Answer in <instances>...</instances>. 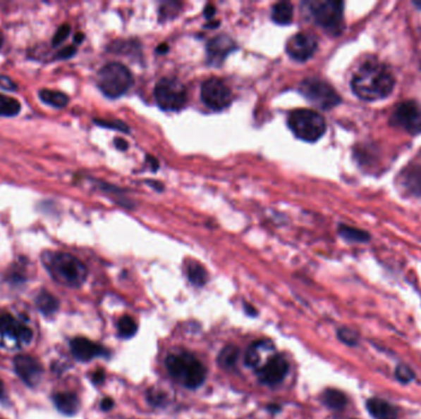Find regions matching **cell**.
Listing matches in <instances>:
<instances>
[{
    "mask_svg": "<svg viewBox=\"0 0 421 419\" xmlns=\"http://www.w3.org/2000/svg\"><path fill=\"white\" fill-rule=\"evenodd\" d=\"M391 123L409 133L421 132V106L415 101L403 102L393 112Z\"/></svg>",
    "mask_w": 421,
    "mask_h": 419,
    "instance_id": "11",
    "label": "cell"
},
{
    "mask_svg": "<svg viewBox=\"0 0 421 419\" xmlns=\"http://www.w3.org/2000/svg\"><path fill=\"white\" fill-rule=\"evenodd\" d=\"M157 105L164 111H179L188 102V90L175 77H163L154 89Z\"/></svg>",
    "mask_w": 421,
    "mask_h": 419,
    "instance_id": "7",
    "label": "cell"
},
{
    "mask_svg": "<svg viewBox=\"0 0 421 419\" xmlns=\"http://www.w3.org/2000/svg\"><path fill=\"white\" fill-rule=\"evenodd\" d=\"M105 380V373L104 370H97L92 374V382L94 384H102Z\"/></svg>",
    "mask_w": 421,
    "mask_h": 419,
    "instance_id": "35",
    "label": "cell"
},
{
    "mask_svg": "<svg viewBox=\"0 0 421 419\" xmlns=\"http://www.w3.org/2000/svg\"><path fill=\"white\" fill-rule=\"evenodd\" d=\"M71 351L74 358L80 361H92L106 354L105 348L84 337L74 338L71 342Z\"/></svg>",
    "mask_w": 421,
    "mask_h": 419,
    "instance_id": "17",
    "label": "cell"
},
{
    "mask_svg": "<svg viewBox=\"0 0 421 419\" xmlns=\"http://www.w3.org/2000/svg\"><path fill=\"white\" fill-rule=\"evenodd\" d=\"M214 14H216V8H214L213 5H207L206 9H205V16H206L207 19H211Z\"/></svg>",
    "mask_w": 421,
    "mask_h": 419,
    "instance_id": "37",
    "label": "cell"
},
{
    "mask_svg": "<svg viewBox=\"0 0 421 419\" xmlns=\"http://www.w3.org/2000/svg\"><path fill=\"white\" fill-rule=\"evenodd\" d=\"M244 308L250 316H257V313L255 311V308H252V305H244Z\"/></svg>",
    "mask_w": 421,
    "mask_h": 419,
    "instance_id": "41",
    "label": "cell"
},
{
    "mask_svg": "<svg viewBox=\"0 0 421 419\" xmlns=\"http://www.w3.org/2000/svg\"><path fill=\"white\" fill-rule=\"evenodd\" d=\"M54 406L63 415H73L79 410V400L72 392H59L54 396Z\"/></svg>",
    "mask_w": 421,
    "mask_h": 419,
    "instance_id": "19",
    "label": "cell"
},
{
    "mask_svg": "<svg viewBox=\"0 0 421 419\" xmlns=\"http://www.w3.org/2000/svg\"><path fill=\"white\" fill-rule=\"evenodd\" d=\"M308 11L315 23L331 35H339L344 27V4L335 0L308 1Z\"/></svg>",
    "mask_w": 421,
    "mask_h": 419,
    "instance_id": "6",
    "label": "cell"
},
{
    "mask_svg": "<svg viewBox=\"0 0 421 419\" xmlns=\"http://www.w3.org/2000/svg\"><path fill=\"white\" fill-rule=\"evenodd\" d=\"M117 330H118V334L122 338H131L136 334L138 325H137L135 318L126 315V316L120 318L118 325H117Z\"/></svg>",
    "mask_w": 421,
    "mask_h": 419,
    "instance_id": "28",
    "label": "cell"
},
{
    "mask_svg": "<svg viewBox=\"0 0 421 419\" xmlns=\"http://www.w3.org/2000/svg\"><path fill=\"white\" fill-rule=\"evenodd\" d=\"M74 54H75V49H74V47H69V49H64L63 52L61 54V57H62V58H69V57H72Z\"/></svg>",
    "mask_w": 421,
    "mask_h": 419,
    "instance_id": "39",
    "label": "cell"
},
{
    "mask_svg": "<svg viewBox=\"0 0 421 419\" xmlns=\"http://www.w3.org/2000/svg\"><path fill=\"white\" fill-rule=\"evenodd\" d=\"M148 161H150V165H152V168H153V170H154V171H157V170H158V168H159V163L157 161V159H155V158H153V156H148Z\"/></svg>",
    "mask_w": 421,
    "mask_h": 419,
    "instance_id": "40",
    "label": "cell"
},
{
    "mask_svg": "<svg viewBox=\"0 0 421 419\" xmlns=\"http://www.w3.org/2000/svg\"><path fill=\"white\" fill-rule=\"evenodd\" d=\"M0 336L9 338L19 346H26L31 342L34 332L28 323L15 318L11 313H0Z\"/></svg>",
    "mask_w": 421,
    "mask_h": 419,
    "instance_id": "10",
    "label": "cell"
},
{
    "mask_svg": "<svg viewBox=\"0 0 421 419\" xmlns=\"http://www.w3.org/2000/svg\"><path fill=\"white\" fill-rule=\"evenodd\" d=\"M396 376H397L398 380L403 382V384H409L414 380L415 374L413 373L412 369L407 365H399L396 370Z\"/></svg>",
    "mask_w": 421,
    "mask_h": 419,
    "instance_id": "30",
    "label": "cell"
},
{
    "mask_svg": "<svg viewBox=\"0 0 421 419\" xmlns=\"http://www.w3.org/2000/svg\"><path fill=\"white\" fill-rule=\"evenodd\" d=\"M275 346L271 341H257L252 343L250 347L248 348L245 353V364L249 368L259 370L270 358L275 354Z\"/></svg>",
    "mask_w": 421,
    "mask_h": 419,
    "instance_id": "16",
    "label": "cell"
},
{
    "mask_svg": "<svg viewBox=\"0 0 421 419\" xmlns=\"http://www.w3.org/2000/svg\"><path fill=\"white\" fill-rule=\"evenodd\" d=\"M170 375L179 384L195 390L204 384L207 370L197 358L188 352L170 354L165 361Z\"/></svg>",
    "mask_w": 421,
    "mask_h": 419,
    "instance_id": "3",
    "label": "cell"
},
{
    "mask_svg": "<svg viewBox=\"0 0 421 419\" xmlns=\"http://www.w3.org/2000/svg\"><path fill=\"white\" fill-rule=\"evenodd\" d=\"M318 49V39L310 32H298L292 36L286 44V52L291 58L305 62L312 58Z\"/></svg>",
    "mask_w": 421,
    "mask_h": 419,
    "instance_id": "12",
    "label": "cell"
},
{
    "mask_svg": "<svg viewBox=\"0 0 421 419\" xmlns=\"http://www.w3.org/2000/svg\"><path fill=\"white\" fill-rule=\"evenodd\" d=\"M339 232L344 239L353 241V242H366L370 240V235L367 232L358 230L355 227H348V225H340Z\"/></svg>",
    "mask_w": 421,
    "mask_h": 419,
    "instance_id": "29",
    "label": "cell"
},
{
    "mask_svg": "<svg viewBox=\"0 0 421 419\" xmlns=\"http://www.w3.org/2000/svg\"><path fill=\"white\" fill-rule=\"evenodd\" d=\"M69 32H71V26H69V25H62V26L59 27V31H57V32H56V35H54V46H57V44H62L64 39L68 37Z\"/></svg>",
    "mask_w": 421,
    "mask_h": 419,
    "instance_id": "32",
    "label": "cell"
},
{
    "mask_svg": "<svg viewBox=\"0 0 421 419\" xmlns=\"http://www.w3.org/2000/svg\"><path fill=\"white\" fill-rule=\"evenodd\" d=\"M300 92L308 101L322 110H330L341 102L339 94L335 92L334 87L320 79H305L300 82Z\"/></svg>",
    "mask_w": 421,
    "mask_h": 419,
    "instance_id": "8",
    "label": "cell"
},
{
    "mask_svg": "<svg viewBox=\"0 0 421 419\" xmlns=\"http://www.w3.org/2000/svg\"><path fill=\"white\" fill-rule=\"evenodd\" d=\"M201 99L211 110L221 111L232 104V90L221 79L209 77L202 84Z\"/></svg>",
    "mask_w": 421,
    "mask_h": 419,
    "instance_id": "9",
    "label": "cell"
},
{
    "mask_svg": "<svg viewBox=\"0 0 421 419\" xmlns=\"http://www.w3.org/2000/svg\"><path fill=\"white\" fill-rule=\"evenodd\" d=\"M148 400L153 405H161L163 401L165 400V396L163 394H160V392H155L154 390H150V394H148Z\"/></svg>",
    "mask_w": 421,
    "mask_h": 419,
    "instance_id": "34",
    "label": "cell"
},
{
    "mask_svg": "<svg viewBox=\"0 0 421 419\" xmlns=\"http://www.w3.org/2000/svg\"><path fill=\"white\" fill-rule=\"evenodd\" d=\"M368 413L374 419H398L397 407L381 399H370L366 404Z\"/></svg>",
    "mask_w": 421,
    "mask_h": 419,
    "instance_id": "18",
    "label": "cell"
},
{
    "mask_svg": "<svg viewBox=\"0 0 421 419\" xmlns=\"http://www.w3.org/2000/svg\"><path fill=\"white\" fill-rule=\"evenodd\" d=\"M21 110V105L14 97L0 95V117H14Z\"/></svg>",
    "mask_w": 421,
    "mask_h": 419,
    "instance_id": "27",
    "label": "cell"
},
{
    "mask_svg": "<svg viewBox=\"0 0 421 419\" xmlns=\"http://www.w3.org/2000/svg\"><path fill=\"white\" fill-rule=\"evenodd\" d=\"M42 261L54 280L68 287H80L87 280V270L82 261L66 252H44Z\"/></svg>",
    "mask_w": 421,
    "mask_h": 419,
    "instance_id": "2",
    "label": "cell"
},
{
    "mask_svg": "<svg viewBox=\"0 0 421 419\" xmlns=\"http://www.w3.org/2000/svg\"><path fill=\"white\" fill-rule=\"evenodd\" d=\"M237 49V44L227 35L213 37L207 44V58L213 65H219L227 58L228 54Z\"/></svg>",
    "mask_w": 421,
    "mask_h": 419,
    "instance_id": "15",
    "label": "cell"
},
{
    "mask_svg": "<svg viewBox=\"0 0 421 419\" xmlns=\"http://www.w3.org/2000/svg\"><path fill=\"white\" fill-rule=\"evenodd\" d=\"M39 96L44 104H47L49 106L56 107V108H63V107L68 105V96L63 92H57V90L42 89L39 92Z\"/></svg>",
    "mask_w": 421,
    "mask_h": 419,
    "instance_id": "21",
    "label": "cell"
},
{
    "mask_svg": "<svg viewBox=\"0 0 421 419\" xmlns=\"http://www.w3.org/2000/svg\"><path fill=\"white\" fill-rule=\"evenodd\" d=\"M168 49H169L168 44H159V46H158V49H157V52H158V54H166V52H168Z\"/></svg>",
    "mask_w": 421,
    "mask_h": 419,
    "instance_id": "42",
    "label": "cell"
},
{
    "mask_svg": "<svg viewBox=\"0 0 421 419\" xmlns=\"http://www.w3.org/2000/svg\"><path fill=\"white\" fill-rule=\"evenodd\" d=\"M271 19L277 25H288L293 19V5L290 1H280L272 6Z\"/></svg>",
    "mask_w": 421,
    "mask_h": 419,
    "instance_id": "20",
    "label": "cell"
},
{
    "mask_svg": "<svg viewBox=\"0 0 421 419\" xmlns=\"http://www.w3.org/2000/svg\"><path fill=\"white\" fill-rule=\"evenodd\" d=\"M288 127L298 139L310 143L319 140L327 130V123L323 116L310 108H300L291 112Z\"/></svg>",
    "mask_w": 421,
    "mask_h": 419,
    "instance_id": "5",
    "label": "cell"
},
{
    "mask_svg": "<svg viewBox=\"0 0 421 419\" xmlns=\"http://www.w3.org/2000/svg\"><path fill=\"white\" fill-rule=\"evenodd\" d=\"M239 358V349L236 346H227L222 349L218 356V364L223 369H232L237 364Z\"/></svg>",
    "mask_w": 421,
    "mask_h": 419,
    "instance_id": "25",
    "label": "cell"
},
{
    "mask_svg": "<svg viewBox=\"0 0 421 419\" xmlns=\"http://www.w3.org/2000/svg\"><path fill=\"white\" fill-rule=\"evenodd\" d=\"M338 337L341 342L346 343L349 346H355L358 343V334L349 328H341L338 332Z\"/></svg>",
    "mask_w": 421,
    "mask_h": 419,
    "instance_id": "31",
    "label": "cell"
},
{
    "mask_svg": "<svg viewBox=\"0 0 421 419\" xmlns=\"http://www.w3.org/2000/svg\"><path fill=\"white\" fill-rule=\"evenodd\" d=\"M3 396H4V384H3V381L0 380V400Z\"/></svg>",
    "mask_w": 421,
    "mask_h": 419,
    "instance_id": "43",
    "label": "cell"
},
{
    "mask_svg": "<svg viewBox=\"0 0 421 419\" xmlns=\"http://www.w3.org/2000/svg\"><path fill=\"white\" fill-rule=\"evenodd\" d=\"M290 365L282 356H274L257 370L259 381L267 386H276L288 374Z\"/></svg>",
    "mask_w": 421,
    "mask_h": 419,
    "instance_id": "13",
    "label": "cell"
},
{
    "mask_svg": "<svg viewBox=\"0 0 421 419\" xmlns=\"http://www.w3.org/2000/svg\"><path fill=\"white\" fill-rule=\"evenodd\" d=\"M402 185L413 194L421 196V169L413 168L402 175Z\"/></svg>",
    "mask_w": 421,
    "mask_h": 419,
    "instance_id": "22",
    "label": "cell"
},
{
    "mask_svg": "<svg viewBox=\"0 0 421 419\" xmlns=\"http://www.w3.org/2000/svg\"><path fill=\"white\" fill-rule=\"evenodd\" d=\"M36 305L39 308V311L46 313V315H51V313H56L59 308V300L54 298V295L42 292L41 294L37 296L36 299Z\"/></svg>",
    "mask_w": 421,
    "mask_h": 419,
    "instance_id": "26",
    "label": "cell"
},
{
    "mask_svg": "<svg viewBox=\"0 0 421 419\" xmlns=\"http://www.w3.org/2000/svg\"><path fill=\"white\" fill-rule=\"evenodd\" d=\"M114 407V401L110 397L104 399L102 402V411H110Z\"/></svg>",
    "mask_w": 421,
    "mask_h": 419,
    "instance_id": "36",
    "label": "cell"
},
{
    "mask_svg": "<svg viewBox=\"0 0 421 419\" xmlns=\"http://www.w3.org/2000/svg\"><path fill=\"white\" fill-rule=\"evenodd\" d=\"M322 400L330 410H343L348 404L346 396L341 391L335 390V389L325 390L322 396Z\"/></svg>",
    "mask_w": 421,
    "mask_h": 419,
    "instance_id": "23",
    "label": "cell"
},
{
    "mask_svg": "<svg viewBox=\"0 0 421 419\" xmlns=\"http://www.w3.org/2000/svg\"><path fill=\"white\" fill-rule=\"evenodd\" d=\"M132 85V73L121 63H109L97 73V87L110 99L122 96Z\"/></svg>",
    "mask_w": 421,
    "mask_h": 419,
    "instance_id": "4",
    "label": "cell"
},
{
    "mask_svg": "<svg viewBox=\"0 0 421 419\" xmlns=\"http://www.w3.org/2000/svg\"><path fill=\"white\" fill-rule=\"evenodd\" d=\"M97 125H102V127H107V128H112V130H123V132H128V127L125 123H122L120 120H114V122H106V120H95Z\"/></svg>",
    "mask_w": 421,
    "mask_h": 419,
    "instance_id": "33",
    "label": "cell"
},
{
    "mask_svg": "<svg viewBox=\"0 0 421 419\" xmlns=\"http://www.w3.org/2000/svg\"><path fill=\"white\" fill-rule=\"evenodd\" d=\"M115 145H116L117 149L126 150L128 148V143L125 139H116L115 140Z\"/></svg>",
    "mask_w": 421,
    "mask_h": 419,
    "instance_id": "38",
    "label": "cell"
},
{
    "mask_svg": "<svg viewBox=\"0 0 421 419\" xmlns=\"http://www.w3.org/2000/svg\"><path fill=\"white\" fill-rule=\"evenodd\" d=\"M82 39L83 35H77V36H75V41H77V42H82Z\"/></svg>",
    "mask_w": 421,
    "mask_h": 419,
    "instance_id": "45",
    "label": "cell"
},
{
    "mask_svg": "<svg viewBox=\"0 0 421 419\" xmlns=\"http://www.w3.org/2000/svg\"><path fill=\"white\" fill-rule=\"evenodd\" d=\"M394 82L392 73L384 64L377 61H368L355 73L351 87L360 99L376 101L391 95Z\"/></svg>",
    "mask_w": 421,
    "mask_h": 419,
    "instance_id": "1",
    "label": "cell"
},
{
    "mask_svg": "<svg viewBox=\"0 0 421 419\" xmlns=\"http://www.w3.org/2000/svg\"><path fill=\"white\" fill-rule=\"evenodd\" d=\"M3 44H4V36H3V34L0 32V49H1Z\"/></svg>",
    "mask_w": 421,
    "mask_h": 419,
    "instance_id": "44",
    "label": "cell"
},
{
    "mask_svg": "<svg viewBox=\"0 0 421 419\" xmlns=\"http://www.w3.org/2000/svg\"><path fill=\"white\" fill-rule=\"evenodd\" d=\"M14 368L20 379L26 385L32 387L39 384L44 374V368L39 364V361L29 356H18L15 358Z\"/></svg>",
    "mask_w": 421,
    "mask_h": 419,
    "instance_id": "14",
    "label": "cell"
},
{
    "mask_svg": "<svg viewBox=\"0 0 421 419\" xmlns=\"http://www.w3.org/2000/svg\"><path fill=\"white\" fill-rule=\"evenodd\" d=\"M188 277L193 284L196 287H202L209 280V273L204 265H200L197 262H191L188 265Z\"/></svg>",
    "mask_w": 421,
    "mask_h": 419,
    "instance_id": "24",
    "label": "cell"
}]
</instances>
